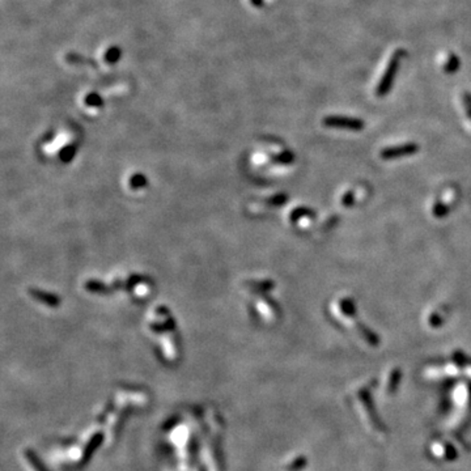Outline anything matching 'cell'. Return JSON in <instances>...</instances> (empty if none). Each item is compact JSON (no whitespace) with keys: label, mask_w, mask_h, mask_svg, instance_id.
I'll use <instances>...</instances> for the list:
<instances>
[{"label":"cell","mask_w":471,"mask_h":471,"mask_svg":"<svg viewBox=\"0 0 471 471\" xmlns=\"http://www.w3.org/2000/svg\"><path fill=\"white\" fill-rule=\"evenodd\" d=\"M353 399H355V403L357 406L359 415L365 421V426L368 427V431L377 437L385 436V428L380 423L379 416H376L368 390L364 388H359L353 393Z\"/></svg>","instance_id":"cell-1"},{"label":"cell","mask_w":471,"mask_h":471,"mask_svg":"<svg viewBox=\"0 0 471 471\" xmlns=\"http://www.w3.org/2000/svg\"><path fill=\"white\" fill-rule=\"evenodd\" d=\"M323 123L327 127L347 128V130H360V128H363V122L359 121V119H351V118H326Z\"/></svg>","instance_id":"cell-4"},{"label":"cell","mask_w":471,"mask_h":471,"mask_svg":"<svg viewBox=\"0 0 471 471\" xmlns=\"http://www.w3.org/2000/svg\"><path fill=\"white\" fill-rule=\"evenodd\" d=\"M432 452L440 459H453L455 457L454 448L452 445H449V444L443 443V441L433 444Z\"/></svg>","instance_id":"cell-6"},{"label":"cell","mask_w":471,"mask_h":471,"mask_svg":"<svg viewBox=\"0 0 471 471\" xmlns=\"http://www.w3.org/2000/svg\"><path fill=\"white\" fill-rule=\"evenodd\" d=\"M454 403L457 407V417L468 420L471 415V385L461 384L454 390Z\"/></svg>","instance_id":"cell-2"},{"label":"cell","mask_w":471,"mask_h":471,"mask_svg":"<svg viewBox=\"0 0 471 471\" xmlns=\"http://www.w3.org/2000/svg\"><path fill=\"white\" fill-rule=\"evenodd\" d=\"M417 151L416 144H403V146L394 147V148H386L381 151L380 156L384 160H394L398 157L406 156V155H412Z\"/></svg>","instance_id":"cell-3"},{"label":"cell","mask_w":471,"mask_h":471,"mask_svg":"<svg viewBox=\"0 0 471 471\" xmlns=\"http://www.w3.org/2000/svg\"><path fill=\"white\" fill-rule=\"evenodd\" d=\"M85 104L88 106H90V108H101L104 101H102L101 96H100L99 93L92 92L85 97Z\"/></svg>","instance_id":"cell-8"},{"label":"cell","mask_w":471,"mask_h":471,"mask_svg":"<svg viewBox=\"0 0 471 471\" xmlns=\"http://www.w3.org/2000/svg\"><path fill=\"white\" fill-rule=\"evenodd\" d=\"M252 3L254 4V6H257V7H259L262 4V0H252Z\"/></svg>","instance_id":"cell-9"},{"label":"cell","mask_w":471,"mask_h":471,"mask_svg":"<svg viewBox=\"0 0 471 471\" xmlns=\"http://www.w3.org/2000/svg\"><path fill=\"white\" fill-rule=\"evenodd\" d=\"M401 380V370L398 368H394L388 373L386 379L384 380V386H382V394L388 397V395H393L397 390V386Z\"/></svg>","instance_id":"cell-5"},{"label":"cell","mask_w":471,"mask_h":471,"mask_svg":"<svg viewBox=\"0 0 471 471\" xmlns=\"http://www.w3.org/2000/svg\"><path fill=\"white\" fill-rule=\"evenodd\" d=\"M121 57H122V50L118 48V46H112V48H109L108 50H106L105 55H104L105 61L108 62L109 64H115L118 61H119V59H121Z\"/></svg>","instance_id":"cell-7"}]
</instances>
